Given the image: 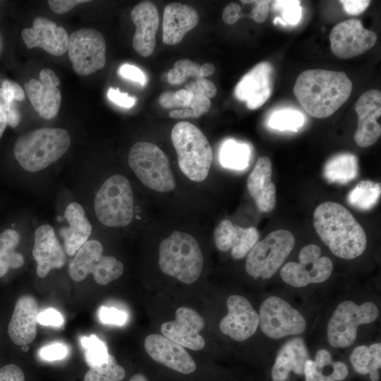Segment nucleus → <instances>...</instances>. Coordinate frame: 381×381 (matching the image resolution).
<instances>
[{
  "instance_id": "f257e3e1",
  "label": "nucleus",
  "mask_w": 381,
  "mask_h": 381,
  "mask_svg": "<svg viewBox=\"0 0 381 381\" xmlns=\"http://www.w3.org/2000/svg\"><path fill=\"white\" fill-rule=\"evenodd\" d=\"M352 83L341 71L310 69L297 78L294 94L311 116L324 119L332 115L349 99Z\"/></svg>"
},
{
  "instance_id": "f03ea898",
  "label": "nucleus",
  "mask_w": 381,
  "mask_h": 381,
  "mask_svg": "<svg viewBox=\"0 0 381 381\" xmlns=\"http://www.w3.org/2000/svg\"><path fill=\"white\" fill-rule=\"evenodd\" d=\"M313 224L322 241L337 257L351 260L366 248L363 228L341 204L327 201L319 205L314 211Z\"/></svg>"
},
{
  "instance_id": "7ed1b4c3",
  "label": "nucleus",
  "mask_w": 381,
  "mask_h": 381,
  "mask_svg": "<svg viewBox=\"0 0 381 381\" xmlns=\"http://www.w3.org/2000/svg\"><path fill=\"white\" fill-rule=\"evenodd\" d=\"M70 145L66 130L42 128L20 135L14 143L13 154L23 169L37 172L56 162Z\"/></svg>"
},
{
  "instance_id": "20e7f679",
  "label": "nucleus",
  "mask_w": 381,
  "mask_h": 381,
  "mask_svg": "<svg viewBox=\"0 0 381 381\" xmlns=\"http://www.w3.org/2000/svg\"><path fill=\"white\" fill-rule=\"evenodd\" d=\"M159 265L164 274L183 283L195 282L203 267V256L198 241L187 233L174 231L160 243Z\"/></svg>"
},
{
  "instance_id": "39448f33",
  "label": "nucleus",
  "mask_w": 381,
  "mask_h": 381,
  "mask_svg": "<svg viewBox=\"0 0 381 381\" xmlns=\"http://www.w3.org/2000/svg\"><path fill=\"white\" fill-rule=\"evenodd\" d=\"M171 138L183 174L193 181H204L208 175L213 154L203 133L193 123L180 121L173 127Z\"/></svg>"
},
{
  "instance_id": "423d86ee",
  "label": "nucleus",
  "mask_w": 381,
  "mask_h": 381,
  "mask_svg": "<svg viewBox=\"0 0 381 381\" xmlns=\"http://www.w3.org/2000/svg\"><path fill=\"white\" fill-rule=\"evenodd\" d=\"M94 208L97 219L105 226L129 224L134 214V200L128 179L121 174L107 179L95 195Z\"/></svg>"
},
{
  "instance_id": "0eeeda50",
  "label": "nucleus",
  "mask_w": 381,
  "mask_h": 381,
  "mask_svg": "<svg viewBox=\"0 0 381 381\" xmlns=\"http://www.w3.org/2000/svg\"><path fill=\"white\" fill-rule=\"evenodd\" d=\"M128 162L138 179L149 188L168 192L175 180L166 154L156 145L138 142L131 148Z\"/></svg>"
},
{
  "instance_id": "6e6552de",
  "label": "nucleus",
  "mask_w": 381,
  "mask_h": 381,
  "mask_svg": "<svg viewBox=\"0 0 381 381\" xmlns=\"http://www.w3.org/2000/svg\"><path fill=\"white\" fill-rule=\"evenodd\" d=\"M295 245L294 234L286 229L270 233L248 253L246 270L255 279L271 278L284 262Z\"/></svg>"
},
{
  "instance_id": "1a4fd4ad",
  "label": "nucleus",
  "mask_w": 381,
  "mask_h": 381,
  "mask_svg": "<svg viewBox=\"0 0 381 381\" xmlns=\"http://www.w3.org/2000/svg\"><path fill=\"white\" fill-rule=\"evenodd\" d=\"M103 246L96 240L87 241L75 253L68 265V274L75 282L83 281L89 274L100 285L119 278L123 265L113 256L103 255Z\"/></svg>"
},
{
  "instance_id": "9d476101",
  "label": "nucleus",
  "mask_w": 381,
  "mask_h": 381,
  "mask_svg": "<svg viewBox=\"0 0 381 381\" xmlns=\"http://www.w3.org/2000/svg\"><path fill=\"white\" fill-rule=\"evenodd\" d=\"M378 315V308L373 302L361 305L351 301L340 303L327 324L329 344L336 348L349 346L356 339L358 326L374 322Z\"/></svg>"
},
{
  "instance_id": "9b49d317",
  "label": "nucleus",
  "mask_w": 381,
  "mask_h": 381,
  "mask_svg": "<svg viewBox=\"0 0 381 381\" xmlns=\"http://www.w3.org/2000/svg\"><path fill=\"white\" fill-rule=\"evenodd\" d=\"M68 56L74 71L87 75L106 63V43L101 32L92 28L74 31L68 38Z\"/></svg>"
},
{
  "instance_id": "f8f14e48",
  "label": "nucleus",
  "mask_w": 381,
  "mask_h": 381,
  "mask_svg": "<svg viewBox=\"0 0 381 381\" xmlns=\"http://www.w3.org/2000/svg\"><path fill=\"white\" fill-rule=\"evenodd\" d=\"M298 262H287L280 270L282 280L290 286L303 287L321 283L332 274V261L327 257H321V250L315 244L303 247L298 254Z\"/></svg>"
},
{
  "instance_id": "ddd939ff",
  "label": "nucleus",
  "mask_w": 381,
  "mask_h": 381,
  "mask_svg": "<svg viewBox=\"0 0 381 381\" xmlns=\"http://www.w3.org/2000/svg\"><path fill=\"white\" fill-rule=\"evenodd\" d=\"M259 325L262 332L272 339L303 333L306 322L303 315L285 300L270 296L260 306Z\"/></svg>"
},
{
  "instance_id": "4468645a",
  "label": "nucleus",
  "mask_w": 381,
  "mask_h": 381,
  "mask_svg": "<svg viewBox=\"0 0 381 381\" xmlns=\"http://www.w3.org/2000/svg\"><path fill=\"white\" fill-rule=\"evenodd\" d=\"M329 38L332 53L344 59L366 52L377 42L375 32L364 28L361 22L355 18L337 24L332 29Z\"/></svg>"
},
{
  "instance_id": "2eb2a0df",
  "label": "nucleus",
  "mask_w": 381,
  "mask_h": 381,
  "mask_svg": "<svg viewBox=\"0 0 381 381\" xmlns=\"http://www.w3.org/2000/svg\"><path fill=\"white\" fill-rule=\"evenodd\" d=\"M228 313L219 322L222 332L237 341H243L256 332L259 315L247 298L231 295L226 300Z\"/></svg>"
},
{
  "instance_id": "dca6fc26",
  "label": "nucleus",
  "mask_w": 381,
  "mask_h": 381,
  "mask_svg": "<svg viewBox=\"0 0 381 381\" xmlns=\"http://www.w3.org/2000/svg\"><path fill=\"white\" fill-rule=\"evenodd\" d=\"M175 320L161 325L162 334L185 348L198 351L204 348L205 341L200 334L205 327V321L195 310L179 308Z\"/></svg>"
},
{
  "instance_id": "f3484780",
  "label": "nucleus",
  "mask_w": 381,
  "mask_h": 381,
  "mask_svg": "<svg viewBox=\"0 0 381 381\" xmlns=\"http://www.w3.org/2000/svg\"><path fill=\"white\" fill-rule=\"evenodd\" d=\"M40 80L30 79L24 84L27 95L39 115L45 119L56 116L61 102L60 81L54 71L44 68L40 73Z\"/></svg>"
},
{
  "instance_id": "a211bd4d",
  "label": "nucleus",
  "mask_w": 381,
  "mask_h": 381,
  "mask_svg": "<svg viewBox=\"0 0 381 381\" xmlns=\"http://www.w3.org/2000/svg\"><path fill=\"white\" fill-rule=\"evenodd\" d=\"M358 114L354 140L361 147L375 144L381 135V126L377 119L381 115V92L373 89L364 92L355 104Z\"/></svg>"
},
{
  "instance_id": "6ab92c4d",
  "label": "nucleus",
  "mask_w": 381,
  "mask_h": 381,
  "mask_svg": "<svg viewBox=\"0 0 381 381\" xmlns=\"http://www.w3.org/2000/svg\"><path fill=\"white\" fill-rule=\"evenodd\" d=\"M272 71L271 64L267 61L258 64L236 85L234 90L236 97L246 102L250 109L262 107L272 94Z\"/></svg>"
},
{
  "instance_id": "aec40b11",
  "label": "nucleus",
  "mask_w": 381,
  "mask_h": 381,
  "mask_svg": "<svg viewBox=\"0 0 381 381\" xmlns=\"http://www.w3.org/2000/svg\"><path fill=\"white\" fill-rule=\"evenodd\" d=\"M144 346L154 361L176 372L190 374L196 369L194 360L185 348L163 334L148 335Z\"/></svg>"
},
{
  "instance_id": "412c9836",
  "label": "nucleus",
  "mask_w": 381,
  "mask_h": 381,
  "mask_svg": "<svg viewBox=\"0 0 381 381\" xmlns=\"http://www.w3.org/2000/svg\"><path fill=\"white\" fill-rule=\"evenodd\" d=\"M32 253L37 262L36 273L41 278L66 263L65 251L54 228L49 224H43L36 229Z\"/></svg>"
},
{
  "instance_id": "4be33fe9",
  "label": "nucleus",
  "mask_w": 381,
  "mask_h": 381,
  "mask_svg": "<svg viewBox=\"0 0 381 381\" xmlns=\"http://www.w3.org/2000/svg\"><path fill=\"white\" fill-rule=\"evenodd\" d=\"M21 36L28 49L40 47L54 56L62 55L68 50L69 36L66 30L45 18H35L32 27L23 29Z\"/></svg>"
},
{
  "instance_id": "5701e85b",
  "label": "nucleus",
  "mask_w": 381,
  "mask_h": 381,
  "mask_svg": "<svg viewBox=\"0 0 381 381\" xmlns=\"http://www.w3.org/2000/svg\"><path fill=\"white\" fill-rule=\"evenodd\" d=\"M38 305L31 295L20 296L16 301L8 325V334L17 346L28 345L37 335Z\"/></svg>"
},
{
  "instance_id": "b1692460",
  "label": "nucleus",
  "mask_w": 381,
  "mask_h": 381,
  "mask_svg": "<svg viewBox=\"0 0 381 381\" xmlns=\"http://www.w3.org/2000/svg\"><path fill=\"white\" fill-rule=\"evenodd\" d=\"M131 16L136 27L133 47L140 56H150L155 50L159 23L157 8L151 1H143L132 9Z\"/></svg>"
},
{
  "instance_id": "393cba45",
  "label": "nucleus",
  "mask_w": 381,
  "mask_h": 381,
  "mask_svg": "<svg viewBox=\"0 0 381 381\" xmlns=\"http://www.w3.org/2000/svg\"><path fill=\"white\" fill-rule=\"evenodd\" d=\"M259 236L256 228H243L229 219L222 220L214 232L217 248L222 252L231 250L235 260L243 258L258 241Z\"/></svg>"
},
{
  "instance_id": "a878e982",
  "label": "nucleus",
  "mask_w": 381,
  "mask_h": 381,
  "mask_svg": "<svg viewBox=\"0 0 381 381\" xmlns=\"http://www.w3.org/2000/svg\"><path fill=\"white\" fill-rule=\"evenodd\" d=\"M272 162L266 156L258 159L247 179V188L258 209L272 212L276 205V187L272 181Z\"/></svg>"
},
{
  "instance_id": "bb28decb",
  "label": "nucleus",
  "mask_w": 381,
  "mask_h": 381,
  "mask_svg": "<svg viewBox=\"0 0 381 381\" xmlns=\"http://www.w3.org/2000/svg\"><path fill=\"white\" fill-rule=\"evenodd\" d=\"M198 20V13L193 7L181 3L168 4L163 14V42L169 45L180 43L186 34L197 25Z\"/></svg>"
},
{
  "instance_id": "cd10ccee",
  "label": "nucleus",
  "mask_w": 381,
  "mask_h": 381,
  "mask_svg": "<svg viewBox=\"0 0 381 381\" xmlns=\"http://www.w3.org/2000/svg\"><path fill=\"white\" fill-rule=\"evenodd\" d=\"M308 352L303 339L294 337L288 340L279 351L272 368V381H286L290 372L303 374Z\"/></svg>"
},
{
  "instance_id": "c85d7f7f",
  "label": "nucleus",
  "mask_w": 381,
  "mask_h": 381,
  "mask_svg": "<svg viewBox=\"0 0 381 381\" xmlns=\"http://www.w3.org/2000/svg\"><path fill=\"white\" fill-rule=\"evenodd\" d=\"M64 217L68 226L60 229L65 250L73 255L87 241L92 232V225L85 215L83 207L78 202H71L66 208Z\"/></svg>"
},
{
  "instance_id": "c756f323",
  "label": "nucleus",
  "mask_w": 381,
  "mask_h": 381,
  "mask_svg": "<svg viewBox=\"0 0 381 381\" xmlns=\"http://www.w3.org/2000/svg\"><path fill=\"white\" fill-rule=\"evenodd\" d=\"M354 370L361 375H370L371 381L379 380L378 369L381 367V344L370 346L361 345L356 347L349 357Z\"/></svg>"
},
{
  "instance_id": "7c9ffc66",
  "label": "nucleus",
  "mask_w": 381,
  "mask_h": 381,
  "mask_svg": "<svg viewBox=\"0 0 381 381\" xmlns=\"http://www.w3.org/2000/svg\"><path fill=\"white\" fill-rule=\"evenodd\" d=\"M20 241V235L15 229H7L0 233V278L11 270L21 267L24 256L16 250Z\"/></svg>"
},
{
  "instance_id": "2f4dec72",
  "label": "nucleus",
  "mask_w": 381,
  "mask_h": 381,
  "mask_svg": "<svg viewBox=\"0 0 381 381\" xmlns=\"http://www.w3.org/2000/svg\"><path fill=\"white\" fill-rule=\"evenodd\" d=\"M358 165L356 155L341 153L331 157L324 167V176L330 183H346L358 175Z\"/></svg>"
},
{
  "instance_id": "473e14b6",
  "label": "nucleus",
  "mask_w": 381,
  "mask_h": 381,
  "mask_svg": "<svg viewBox=\"0 0 381 381\" xmlns=\"http://www.w3.org/2000/svg\"><path fill=\"white\" fill-rule=\"evenodd\" d=\"M25 92L16 82L6 80L0 87V109L6 117L7 123L16 128L20 123V114L14 101H23Z\"/></svg>"
},
{
  "instance_id": "72a5a7b5",
  "label": "nucleus",
  "mask_w": 381,
  "mask_h": 381,
  "mask_svg": "<svg viewBox=\"0 0 381 381\" xmlns=\"http://www.w3.org/2000/svg\"><path fill=\"white\" fill-rule=\"evenodd\" d=\"M250 150L247 144L227 140L221 146L219 162L225 168L242 170L249 164Z\"/></svg>"
},
{
  "instance_id": "f704fd0d",
  "label": "nucleus",
  "mask_w": 381,
  "mask_h": 381,
  "mask_svg": "<svg viewBox=\"0 0 381 381\" xmlns=\"http://www.w3.org/2000/svg\"><path fill=\"white\" fill-rule=\"evenodd\" d=\"M381 186L370 180L360 181L349 193L347 200L349 205L362 210L373 208L380 198Z\"/></svg>"
},
{
  "instance_id": "c9c22d12",
  "label": "nucleus",
  "mask_w": 381,
  "mask_h": 381,
  "mask_svg": "<svg viewBox=\"0 0 381 381\" xmlns=\"http://www.w3.org/2000/svg\"><path fill=\"white\" fill-rule=\"evenodd\" d=\"M125 375L124 368L118 364L114 356L109 354L106 363L90 368L85 375L84 381H121Z\"/></svg>"
},
{
  "instance_id": "e433bc0d",
  "label": "nucleus",
  "mask_w": 381,
  "mask_h": 381,
  "mask_svg": "<svg viewBox=\"0 0 381 381\" xmlns=\"http://www.w3.org/2000/svg\"><path fill=\"white\" fill-rule=\"evenodd\" d=\"M305 118L302 113L293 109H282L274 112L268 124L274 129L297 131L304 124Z\"/></svg>"
},
{
  "instance_id": "4c0bfd02",
  "label": "nucleus",
  "mask_w": 381,
  "mask_h": 381,
  "mask_svg": "<svg viewBox=\"0 0 381 381\" xmlns=\"http://www.w3.org/2000/svg\"><path fill=\"white\" fill-rule=\"evenodd\" d=\"M81 344L85 349V356L90 367L99 365L106 363L109 353L106 344L95 335L83 337Z\"/></svg>"
},
{
  "instance_id": "58836bf2",
  "label": "nucleus",
  "mask_w": 381,
  "mask_h": 381,
  "mask_svg": "<svg viewBox=\"0 0 381 381\" xmlns=\"http://www.w3.org/2000/svg\"><path fill=\"white\" fill-rule=\"evenodd\" d=\"M200 68V65L188 59L179 60L167 73L168 82L172 85H179L185 82L188 77L202 78Z\"/></svg>"
},
{
  "instance_id": "ea45409f",
  "label": "nucleus",
  "mask_w": 381,
  "mask_h": 381,
  "mask_svg": "<svg viewBox=\"0 0 381 381\" xmlns=\"http://www.w3.org/2000/svg\"><path fill=\"white\" fill-rule=\"evenodd\" d=\"M272 3L274 9L282 10V19L286 24L296 25L299 22L302 11L300 1H274Z\"/></svg>"
},
{
  "instance_id": "a19ab883",
  "label": "nucleus",
  "mask_w": 381,
  "mask_h": 381,
  "mask_svg": "<svg viewBox=\"0 0 381 381\" xmlns=\"http://www.w3.org/2000/svg\"><path fill=\"white\" fill-rule=\"evenodd\" d=\"M185 89L193 95H199L207 98L214 97L217 94L215 85L205 78H198L187 83Z\"/></svg>"
},
{
  "instance_id": "79ce46f5",
  "label": "nucleus",
  "mask_w": 381,
  "mask_h": 381,
  "mask_svg": "<svg viewBox=\"0 0 381 381\" xmlns=\"http://www.w3.org/2000/svg\"><path fill=\"white\" fill-rule=\"evenodd\" d=\"M99 318L104 324L123 325L128 316L126 312L116 308L102 306L99 310Z\"/></svg>"
},
{
  "instance_id": "37998d69",
  "label": "nucleus",
  "mask_w": 381,
  "mask_h": 381,
  "mask_svg": "<svg viewBox=\"0 0 381 381\" xmlns=\"http://www.w3.org/2000/svg\"><path fill=\"white\" fill-rule=\"evenodd\" d=\"M243 4H253L254 6L249 15L254 21L258 23H263L267 18L271 1L258 0V1H241Z\"/></svg>"
},
{
  "instance_id": "c03bdc74",
  "label": "nucleus",
  "mask_w": 381,
  "mask_h": 381,
  "mask_svg": "<svg viewBox=\"0 0 381 381\" xmlns=\"http://www.w3.org/2000/svg\"><path fill=\"white\" fill-rule=\"evenodd\" d=\"M67 353L66 346L61 343H52L42 347L40 354L46 361H56L64 358Z\"/></svg>"
},
{
  "instance_id": "a18cd8bd",
  "label": "nucleus",
  "mask_w": 381,
  "mask_h": 381,
  "mask_svg": "<svg viewBox=\"0 0 381 381\" xmlns=\"http://www.w3.org/2000/svg\"><path fill=\"white\" fill-rule=\"evenodd\" d=\"M0 381H25V374L18 365L6 364L0 368Z\"/></svg>"
},
{
  "instance_id": "49530a36",
  "label": "nucleus",
  "mask_w": 381,
  "mask_h": 381,
  "mask_svg": "<svg viewBox=\"0 0 381 381\" xmlns=\"http://www.w3.org/2000/svg\"><path fill=\"white\" fill-rule=\"evenodd\" d=\"M118 72L123 78L139 83L142 86L146 83L145 74L135 66L123 64L119 67Z\"/></svg>"
},
{
  "instance_id": "de8ad7c7",
  "label": "nucleus",
  "mask_w": 381,
  "mask_h": 381,
  "mask_svg": "<svg viewBox=\"0 0 381 381\" xmlns=\"http://www.w3.org/2000/svg\"><path fill=\"white\" fill-rule=\"evenodd\" d=\"M37 322L43 325L61 326L64 318L61 313L53 308H48L39 313Z\"/></svg>"
},
{
  "instance_id": "09e8293b",
  "label": "nucleus",
  "mask_w": 381,
  "mask_h": 381,
  "mask_svg": "<svg viewBox=\"0 0 381 381\" xmlns=\"http://www.w3.org/2000/svg\"><path fill=\"white\" fill-rule=\"evenodd\" d=\"M107 97L114 103L125 108L132 107L136 102L135 97H131L127 93L121 92L119 88L110 87L107 92Z\"/></svg>"
},
{
  "instance_id": "8fccbe9b",
  "label": "nucleus",
  "mask_w": 381,
  "mask_h": 381,
  "mask_svg": "<svg viewBox=\"0 0 381 381\" xmlns=\"http://www.w3.org/2000/svg\"><path fill=\"white\" fill-rule=\"evenodd\" d=\"M211 107L210 99L206 97L193 95L189 108L193 111V118H197L207 112Z\"/></svg>"
},
{
  "instance_id": "3c124183",
  "label": "nucleus",
  "mask_w": 381,
  "mask_h": 381,
  "mask_svg": "<svg viewBox=\"0 0 381 381\" xmlns=\"http://www.w3.org/2000/svg\"><path fill=\"white\" fill-rule=\"evenodd\" d=\"M88 1L86 0H50L48 4L53 12L57 14H64L71 11L76 5Z\"/></svg>"
},
{
  "instance_id": "603ef678",
  "label": "nucleus",
  "mask_w": 381,
  "mask_h": 381,
  "mask_svg": "<svg viewBox=\"0 0 381 381\" xmlns=\"http://www.w3.org/2000/svg\"><path fill=\"white\" fill-rule=\"evenodd\" d=\"M339 2L343 5L346 13L349 15H359L370 5L368 0H342Z\"/></svg>"
},
{
  "instance_id": "864d4df0",
  "label": "nucleus",
  "mask_w": 381,
  "mask_h": 381,
  "mask_svg": "<svg viewBox=\"0 0 381 381\" xmlns=\"http://www.w3.org/2000/svg\"><path fill=\"white\" fill-rule=\"evenodd\" d=\"M242 16L241 6L234 2L229 3L224 9L222 18L227 25H233Z\"/></svg>"
},
{
  "instance_id": "5fc2aeb1",
  "label": "nucleus",
  "mask_w": 381,
  "mask_h": 381,
  "mask_svg": "<svg viewBox=\"0 0 381 381\" xmlns=\"http://www.w3.org/2000/svg\"><path fill=\"white\" fill-rule=\"evenodd\" d=\"M159 102L164 108H186L184 104L176 97L175 92H164L159 97Z\"/></svg>"
},
{
  "instance_id": "6e6d98bb",
  "label": "nucleus",
  "mask_w": 381,
  "mask_h": 381,
  "mask_svg": "<svg viewBox=\"0 0 381 381\" xmlns=\"http://www.w3.org/2000/svg\"><path fill=\"white\" fill-rule=\"evenodd\" d=\"M348 375V367L344 363L341 361H335L332 363V371L330 376L334 380H344Z\"/></svg>"
},
{
  "instance_id": "4d7b16f0",
  "label": "nucleus",
  "mask_w": 381,
  "mask_h": 381,
  "mask_svg": "<svg viewBox=\"0 0 381 381\" xmlns=\"http://www.w3.org/2000/svg\"><path fill=\"white\" fill-rule=\"evenodd\" d=\"M303 374L306 381H315L317 374V368L314 361L308 359L305 362Z\"/></svg>"
},
{
  "instance_id": "13d9d810",
  "label": "nucleus",
  "mask_w": 381,
  "mask_h": 381,
  "mask_svg": "<svg viewBox=\"0 0 381 381\" xmlns=\"http://www.w3.org/2000/svg\"><path fill=\"white\" fill-rule=\"evenodd\" d=\"M176 97L184 104L186 108H189L193 94L186 89H181L175 92Z\"/></svg>"
},
{
  "instance_id": "bf43d9fd",
  "label": "nucleus",
  "mask_w": 381,
  "mask_h": 381,
  "mask_svg": "<svg viewBox=\"0 0 381 381\" xmlns=\"http://www.w3.org/2000/svg\"><path fill=\"white\" fill-rule=\"evenodd\" d=\"M169 116L174 119L193 118L190 108H184L170 111Z\"/></svg>"
},
{
  "instance_id": "052dcab7",
  "label": "nucleus",
  "mask_w": 381,
  "mask_h": 381,
  "mask_svg": "<svg viewBox=\"0 0 381 381\" xmlns=\"http://www.w3.org/2000/svg\"><path fill=\"white\" fill-rule=\"evenodd\" d=\"M214 66L210 63H206L200 66V75L202 78L210 76L214 73Z\"/></svg>"
},
{
  "instance_id": "680f3d73",
  "label": "nucleus",
  "mask_w": 381,
  "mask_h": 381,
  "mask_svg": "<svg viewBox=\"0 0 381 381\" xmlns=\"http://www.w3.org/2000/svg\"><path fill=\"white\" fill-rule=\"evenodd\" d=\"M7 120L4 112L0 109V138H1L6 127L7 126Z\"/></svg>"
},
{
  "instance_id": "e2e57ef3",
  "label": "nucleus",
  "mask_w": 381,
  "mask_h": 381,
  "mask_svg": "<svg viewBox=\"0 0 381 381\" xmlns=\"http://www.w3.org/2000/svg\"><path fill=\"white\" fill-rule=\"evenodd\" d=\"M315 381H335L330 375H325L317 369V374Z\"/></svg>"
},
{
  "instance_id": "0e129e2a",
  "label": "nucleus",
  "mask_w": 381,
  "mask_h": 381,
  "mask_svg": "<svg viewBox=\"0 0 381 381\" xmlns=\"http://www.w3.org/2000/svg\"><path fill=\"white\" fill-rule=\"evenodd\" d=\"M129 381H148L147 378L142 373L133 375Z\"/></svg>"
},
{
  "instance_id": "69168bd1",
  "label": "nucleus",
  "mask_w": 381,
  "mask_h": 381,
  "mask_svg": "<svg viewBox=\"0 0 381 381\" xmlns=\"http://www.w3.org/2000/svg\"><path fill=\"white\" fill-rule=\"evenodd\" d=\"M21 349H22V351H23L24 352H27V351H28V350H29V346H28V345H24V346H21Z\"/></svg>"
}]
</instances>
